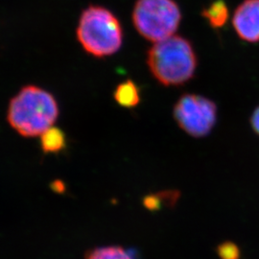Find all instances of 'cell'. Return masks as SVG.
<instances>
[{"label": "cell", "instance_id": "obj_1", "mask_svg": "<svg viewBox=\"0 0 259 259\" xmlns=\"http://www.w3.org/2000/svg\"><path fill=\"white\" fill-rule=\"evenodd\" d=\"M60 114L55 97L37 85L23 87L9 103L7 121L23 138H36L51 128Z\"/></svg>", "mask_w": 259, "mask_h": 259}, {"label": "cell", "instance_id": "obj_2", "mask_svg": "<svg viewBox=\"0 0 259 259\" xmlns=\"http://www.w3.org/2000/svg\"><path fill=\"white\" fill-rule=\"evenodd\" d=\"M147 64L157 82L166 85H182L193 78L197 56L185 37L172 36L155 42L149 49Z\"/></svg>", "mask_w": 259, "mask_h": 259}, {"label": "cell", "instance_id": "obj_3", "mask_svg": "<svg viewBox=\"0 0 259 259\" xmlns=\"http://www.w3.org/2000/svg\"><path fill=\"white\" fill-rule=\"evenodd\" d=\"M77 37L85 52L104 58L120 49L123 30L119 20L110 10L93 5L83 10L80 17Z\"/></svg>", "mask_w": 259, "mask_h": 259}, {"label": "cell", "instance_id": "obj_4", "mask_svg": "<svg viewBox=\"0 0 259 259\" xmlns=\"http://www.w3.org/2000/svg\"><path fill=\"white\" fill-rule=\"evenodd\" d=\"M182 13L174 0H138L133 22L139 34L153 42L174 36Z\"/></svg>", "mask_w": 259, "mask_h": 259}, {"label": "cell", "instance_id": "obj_5", "mask_svg": "<svg viewBox=\"0 0 259 259\" xmlns=\"http://www.w3.org/2000/svg\"><path fill=\"white\" fill-rule=\"evenodd\" d=\"M173 115L179 127L196 139L204 138L212 131L217 121L215 103L197 94H185L174 106Z\"/></svg>", "mask_w": 259, "mask_h": 259}, {"label": "cell", "instance_id": "obj_6", "mask_svg": "<svg viewBox=\"0 0 259 259\" xmlns=\"http://www.w3.org/2000/svg\"><path fill=\"white\" fill-rule=\"evenodd\" d=\"M232 23L242 39L259 41V0L243 1L234 12Z\"/></svg>", "mask_w": 259, "mask_h": 259}, {"label": "cell", "instance_id": "obj_7", "mask_svg": "<svg viewBox=\"0 0 259 259\" xmlns=\"http://www.w3.org/2000/svg\"><path fill=\"white\" fill-rule=\"evenodd\" d=\"M116 103L124 108L137 107L140 102V92L137 83L132 80H127L119 83L113 93Z\"/></svg>", "mask_w": 259, "mask_h": 259}, {"label": "cell", "instance_id": "obj_8", "mask_svg": "<svg viewBox=\"0 0 259 259\" xmlns=\"http://www.w3.org/2000/svg\"><path fill=\"white\" fill-rule=\"evenodd\" d=\"M40 146L44 154H58L66 147L65 132L52 126L40 136Z\"/></svg>", "mask_w": 259, "mask_h": 259}, {"label": "cell", "instance_id": "obj_9", "mask_svg": "<svg viewBox=\"0 0 259 259\" xmlns=\"http://www.w3.org/2000/svg\"><path fill=\"white\" fill-rule=\"evenodd\" d=\"M203 17L213 28L222 27L229 19V9L223 0H217L203 11Z\"/></svg>", "mask_w": 259, "mask_h": 259}, {"label": "cell", "instance_id": "obj_10", "mask_svg": "<svg viewBox=\"0 0 259 259\" xmlns=\"http://www.w3.org/2000/svg\"><path fill=\"white\" fill-rule=\"evenodd\" d=\"M85 259H133L124 248L119 246L100 247L89 250Z\"/></svg>", "mask_w": 259, "mask_h": 259}, {"label": "cell", "instance_id": "obj_11", "mask_svg": "<svg viewBox=\"0 0 259 259\" xmlns=\"http://www.w3.org/2000/svg\"><path fill=\"white\" fill-rule=\"evenodd\" d=\"M217 254L220 259H241L240 249L233 242H224L217 247Z\"/></svg>", "mask_w": 259, "mask_h": 259}, {"label": "cell", "instance_id": "obj_12", "mask_svg": "<svg viewBox=\"0 0 259 259\" xmlns=\"http://www.w3.org/2000/svg\"><path fill=\"white\" fill-rule=\"evenodd\" d=\"M250 125L254 133L259 137V106L254 110L250 117Z\"/></svg>", "mask_w": 259, "mask_h": 259}, {"label": "cell", "instance_id": "obj_13", "mask_svg": "<svg viewBox=\"0 0 259 259\" xmlns=\"http://www.w3.org/2000/svg\"><path fill=\"white\" fill-rule=\"evenodd\" d=\"M52 189L57 192V193H64L65 190V185L63 182L61 181H55L52 185H51Z\"/></svg>", "mask_w": 259, "mask_h": 259}]
</instances>
